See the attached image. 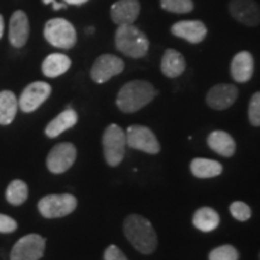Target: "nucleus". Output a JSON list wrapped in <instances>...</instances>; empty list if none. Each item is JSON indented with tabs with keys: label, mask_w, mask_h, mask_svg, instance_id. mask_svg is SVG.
Returning a JSON list of instances; mask_svg holds the SVG:
<instances>
[{
	"label": "nucleus",
	"mask_w": 260,
	"mask_h": 260,
	"mask_svg": "<svg viewBox=\"0 0 260 260\" xmlns=\"http://www.w3.org/2000/svg\"><path fill=\"white\" fill-rule=\"evenodd\" d=\"M123 230L128 241L141 254H152L158 245V237L153 225L140 214H130L124 220Z\"/></svg>",
	"instance_id": "obj_1"
},
{
	"label": "nucleus",
	"mask_w": 260,
	"mask_h": 260,
	"mask_svg": "<svg viewBox=\"0 0 260 260\" xmlns=\"http://www.w3.org/2000/svg\"><path fill=\"white\" fill-rule=\"evenodd\" d=\"M155 95L157 90L147 81H130L118 92L116 104L122 112L133 113L148 105Z\"/></svg>",
	"instance_id": "obj_2"
},
{
	"label": "nucleus",
	"mask_w": 260,
	"mask_h": 260,
	"mask_svg": "<svg viewBox=\"0 0 260 260\" xmlns=\"http://www.w3.org/2000/svg\"><path fill=\"white\" fill-rule=\"evenodd\" d=\"M115 44L117 50L130 58L145 57L149 48L147 37L134 24L118 25L115 35Z\"/></svg>",
	"instance_id": "obj_3"
},
{
	"label": "nucleus",
	"mask_w": 260,
	"mask_h": 260,
	"mask_svg": "<svg viewBox=\"0 0 260 260\" xmlns=\"http://www.w3.org/2000/svg\"><path fill=\"white\" fill-rule=\"evenodd\" d=\"M125 132L117 124H111L105 129L103 135L104 157L110 167H118L125 155Z\"/></svg>",
	"instance_id": "obj_4"
},
{
	"label": "nucleus",
	"mask_w": 260,
	"mask_h": 260,
	"mask_svg": "<svg viewBox=\"0 0 260 260\" xmlns=\"http://www.w3.org/2000/svg\"><path fill=\"white\" fill-rule=\"evenodd\" d=\"M45 39L52 46L63 50L73 48L76 44L77 35L74 25L64 18L50 19L44 29Z\"/></svg>",
	"instance_id": "obj_5"
},
{
	"label": "nucleus",
	"mask_w": 260,
	"mask_h": 260,
	"mask_svg": "<svg viewBox=\"0 0 260 260\" xmlns=\"http://www.w3.org/2000/svg\"><path fill=\"white\" fill-rule=\"evenodd\" d=\"M77 207V199L71 194H50L39 201L38 209L45 218H60Z\"/></svg>",
	"instance_id": "obj_6"
},
{
	"label": "nucleus",
	"mask_w": 260,
	"mask_h": 260,
	"mask_svg": "<svg viewBox=\"0 0 260 260\" xmlns=\"http://www.w3.org/2000/svg\"><path fill=\"white\" fill-rule=\"evenodd\" d=\"M126 145L130 148L138 149L148 154H158L160 152V144L157 136L147 126L130 125L125 132Z\"/></svg>",
	"instance_id": "obj_7"
},
{
	"label": "nucleus",
	"mask_w": 260,
	"mask_h": 260,
	"mask_svg": "<svg viewBox=\"0 0 260 260\" xmlns=\"http://www.w3.org/2000/svg\"><path fill=\"white\" fill-rule=\"evenodd\" d=\"M46 240L38 234H29L19 239L12 248L10 260H40L44 255Z\"/></svg>",
	"instance_id": "obj_8"
},
{
	"label": "nucleus",
	"mask_w": 260,
	"mask_h": 260,
	"mask_svg": "<svg viewBox=\"0 0 260 260\" xmlns=\"http://www.w3.org/2000/svg\"><path fill=\"white\" fill-rule=\"evenodd\" d=\"M76 147L70 142L56 145L47 155V168L52 174H63L73 167L76 159Z\"/></svg>",
	"instance_id": "obj_9"
},
{
	"label": "nucleus",
	"mask_w": 260,
	"mask_h": 260,
	"mask_svg": "<svg viewBox=\"0 0 260 260\" xmlns=\"http://www.w3.org/2000/svg\"><path fill=\"white\" fill-rule=\"evenodd\" d=\"M52 88L51 86L46 82L38 81V82H32L24 88L19 96V109L23 112H32L41 106L48 96L51 95Z\"/></svg>",
	"instance_id": "obj_10"
},
{
	"label": "nucleus",
	"mask_w": 260,
	"mask_h": 260,
	"mask_svg": "<svg viewBox=\"0 0 260 260\" xmlns=\"http://www.w3.org/2000/svg\"><path fill=\"white\" fill-rule=\"evenodd\" d=\"M124 70V61L113 54H103L94 61L90 77L94 82L104 83Z\"/></svg>",
	"instance_id": "obj_11"
},
{
	"label": "nucleus",
	"mask_w": 260,
	"mask_h": 260,
	"mask_svg": "<svg viewBox=\"0 0 260 260\" xmlns=\"http://www.w3.org/2000/svg\"><path fill=\"white\" fill-rule=\"evenodd\" d=\"M229 11L237 22L247 27L260 24V6L254 0H232Z\"/></svg>",
	"instance_id": "obj_12"
},
{
	"label": "nucleus",
	"mask_w": 260,
	"mask_h": 260,
	"mask_svg": "<svg viewBox=\"0 0 260 260\" xmlns=\"http://www.w3.org/2000/svg\"><path fill=\"white\" fill-rule=\"evenodd\" d=\"M237 95L239 90L234 84H217L207 93L206 103L213 110H225L236 102Z\"/></svg>",
	"instance_id": "obj_13"
},
{
	"label": "nucleus",
	"mask_w": 260,
	"mask_h": 260,
	"mask_svg": "<svg viewBox=\"0 0 260 260\" xmlns=\"http://www.w3.org/2000/svg\"><path fill=\"white\" fill-rule=\"evenodd\" d=\"M171 32L190 44H199L206 38L207 28L201 21H181L172 25Z\"/></svg>",
	"instance_id": "obj_14"
},
{
	"label": "nucleus",
	"mask_w": 260,
	"mask_h": 260,
	"mask_svg": "<svg viewBox=\"0 0 260 260\" xmlns=\"http://www.w3.org/2000/svg\"><path fill=\"white\" fill-rule=\"evenodd\" d=\"M29 38V19L25 12L18 11L14 12L10 18L9 29V40L11 45L16 48L23 47L27 44Z\"/></svg>",
	"instance_id": "obj_15"
},
{
	"label": "nucleus",
	"mask_w": 260,
	"mask_h": 260,
	"mask_svg": "<svg viewBox=\"0 0 260 260\" xmlns=\"http://www.w3.org/2000/svg\"><path fill=\"white\" fill-rule=\"evenodd\" d=\"M139 15V0H118L111 8V18L117 25L134 24Z\"/></svg>",
	"instance_id": "obj_16"
},
{
	"label": "nucleus",
	"mask_w": 260,
	"mask_h": 260,
	"mask_svg": "<svg viewBox=\"0 0 260 260\" xmlns=\"http://www.w3.org/2000/svg\"><path fill=\"white\" fill-rule=\"evenodd\" d=\"M230 73L232 77L236 82L245 83L252 79L254 73V59L249 52L242 51L239 52L233 58L232 65H230Z\"/></svg>",
	"instance_id": "obj_17"
},
{
	"label": "nucleus",
	"mask_w": 260,
	"mask_h": 260,
	"mask_svg": "<svg viewBox=\"0 0 260 260\" xmlns=\"http://www.w3.org/2000/svg\"><path fill=\"white\" fill-rule=\"evenodd\" d=\"M207 145L212 151L222 157H233L236 151L235 140L223 130H214L207 136Z\"/></svg>",
	"instance_id": "obj_18"
},
{
	"label": "nucleus",
	"mask_w": 260,
	"mask_h": 260,
	"mask_svg": "<svg viewBox=\"0 0 260 260\" xmlns=\"http://www.w3.org/2000/svg\"><path fill=\"white\" fill-rule=\"evenodd\" d=\"M161 73L170 79H176L186 70V59L176 50H167L161 58Z\"/></svg>",
	"instance_id": "obj_19"
},
{
	"label": "nucleus",
	"mask_w": 260,
	"mask_h": 260,
	"mask_svg": "<svg viewBox=\"0 0 260 260\" xmlns=\"http://www.w3.org/2000/svg\"><path fill=\"white\" fill-rule=\"evenodd\" d=\"M77 119H79V116H77L76 111L73 109H67L48 123L46 129H45V134L48 138H57L65 130L73 128L77 123Z\"/></svg>",
	"instance_id": "obj_20"
},
{
	"label": "nucleus",
	"mask_w": 260,
	"mask_h": 260,
	"mask_svg": "<svg viewBox=\"0 0 260 260\" xmlns=\"http://www.w3.org/2000/svg\"><path fill=\"white\" fill-rule=\"evenodd\" d=\"M190 171L198 178H212L219 176L223 167L219 161L206 158H195L190 162Z\"/></svg>",
	"instance_id": "obj_21"
},
{
	"label": "nucleus",
	"mask_w": 260,
	"mask_h": 260,
	"mask_svg": "<svg viewBox=\"0 0 260 260\" xmlns=\"http://www.w3.org/2000/svg\"><path fill=\"white\" fill-rule=\"evenodd\" d=\"M219 214L211 207H200L193 216V225L203 233H211L219 225Z\"/></svg>",
	"instance_id": "obj_22"
},
{
	"label": "nucleus",
	"mask_w": 260,
	"mask_h": 260,
	"mask_svg": "<svg viewBox=\"0 0 260 260\" xmlns=\"http://www.w3.org/2000/svg\"><path fill=\"white\" fill-rule=\"evenodd\" d=\"M71 67L70 58L61 53H53L45 58L42 63V73L47 77H58L67 73Z\"/></svg>",
	"instance_id": "obj_23"
},
{
	"label": "nucleus",
	"mask_w": 260,
	"mask_h": 260,
	"mask_svg": "<svg viewBox=\"0 0 260 260\" xmlns=\"http://www.w3.org/2000/svg\"><path fill=\"white\" fill-rule=\"evenodd\" d=\"M18 110V100L10 90L0 92V124L9 125L15 119Z\"/></svg>",
	"instance_id": "obj_24"
},
{
	"label": "nucleus",
	"mask_w": 260,
	"mask_h": 260,
	"mask_svg": "<svg viewBox=\"0 0 260 260\" xmlns=\"http://www.w3.org/2000/svg\"><path fill=\"white\" fill-rule=\"evenodd\" d=\"M28 198V187L23 181L15 180L6 189V200L12 205H22Z\"/></svg>",
	"instance_id": "obj_25"
},
{
	"label": "nucleus",
	"mask_w": 260,
	"mask_h": 260,
	"mask_svg": "<svg viewBox=\"0 0 260 260\" xmlns=\"http://www.w3.org/2000/svg\"><path fill=\"white\" fill-rule=\"evenodd\" d=\"M160 5L164 10L174 14H188L194 8L191 0H160Z\"/></svg>",
	"instance_id": "obj_26"
},
{
	"label": "nucleus",
	"mask_w": 260,
	"mask_h": 260,
	"mask_svg": "<svg viewBox=\"0 0 260 260\" xmlns=\"http://www.w3.org/2000/svg\"><path fill=\"white\" fill-rule=\"evenodd\" d=\"M239 251L232 245H223L212 249L209 254V260H239Z\"/></svg>",
	"instance_id": "obj_27"
},
{
	"label": "nucleus",
	"mask_w": 260,
	"mask_h": 260,
	"mask_svg": "<svg viewBox=\"0 0 260 260\" xmlns=\"http://www.w3.org/2000/svg\"><path fill=\"white\" fill-rule=\"evenodd\" d=\"M230 213H232L234 218L239 220V222H246V220L251 218L252 210L246 203H242V201H234V203L230 205Z\"/></svg>",
	"instance_id": "obj_28"
},
{
	"label": "nucleus",
	"mask_w": 260,
	"mask_h": 260,
	"mask_svg": "<svg viewBox=\"0 0 260 260\" xmlns=\"http://www.w3.org/2000/svg\"><path fill=\"white\" fill-rule=\"evenodd\" d=\"M248 118L253 126H260V92L253 94L248 105Z\"/></svg>",
	"instance_id": "obj_29"
},
{
	"label": "nucleus",
	"mask_w": 260,
	"mask_h": 260,
	"mask_svg": "<svg viewBox=\"0 0 260 260\" xmlns=\"http://www.w3.org/2000/svg\"><path fill=\"white\" fill-rule=\"evenodd\" d=\"M104 260H128L126 255L115 245H110L104 252Z\"/></svg>",
	"instance_id": "obj_30"
},
{
	"label": "nucleus",
	"mask_w": 260,
	"mask_h": 260,
	"mask_svg": "<svg viewBox=\"0 0 260 260\" xmlns=\"http://www.w3.org/2000/svg\"><path fill=\"white\" fill-rule=\"evenodd\" d=\"M17 229V223L14 218L0 213V233H12Z\"/></svg>",
	"instance_id": "obj_31"
},
{
	"label": "nucleus",
	"mask_w": 260,
	"mask_h": 260,
	"mask_svg": "<svg viewBox=\"0 0 260 260\" xmlns=\"http://www.w3.org/2000/svg\"><path fill=\"white\" fill-rule=\"evenodd\" d=\"M44 4H52L53 5V10H60V9H65L67 8L68 4L65 3H58L56 0H42Z\"/></svg>",
	"instance_id": "obj_32"
},
{
	"label": "nucleus",
	"mask_w": 260,
	"mask_h": 260,
	"mask_svg": "<svg viewBox=\"0 0 260 260\" xmlns=\"http://www.w3.org/2000/svg\"><path fill=\"white\" fill-rule=\"evenodd\" d=\"M87 2H88V0H64L65 4H70V5H81Z\"/></svg>",
	"instance_id": "obj_33"
},
{
	"label": "nucleus",
	"mask_w": 260,
	"mask_h": 260,
	"mask_svg": "<svg viewBox=\"0 0 260 260\" xmlns=\"http://www.w3.org/2000/svg\"><path fill=\"white\" fill-rule=\"evenodd\" d=\"M3 34H4V18L0 15V39L3 38Z\"/></svg>",
	"instance_id": "obj_34"
},
{
	"label": "nucleus",
	"mask_w": 260,
	"mask_h": 260,
	"mask_svg": "<svg viewBox=\"0 0 260 260\" xmlns=\"http://www.w3.org/2000/svg\"><path fill=\"white\" fill-rule=\"evenodd\" d=\"M259 259H260V253H259Z\"/></svg>",
	"instance_id": "obj_35"
}]
</instances>
